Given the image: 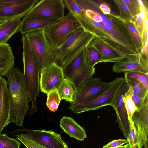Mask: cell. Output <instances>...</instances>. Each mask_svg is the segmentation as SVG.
I'll return each mask as SVG.
<instances>
[{
    "mask_svg": "<svg viewBox=\"0 0 148 148\" xmlns=\"http://www.w3.org/2000/svg\"><path fill=\"white\" fill-rule=\"evenodd\" d=\"M82 10L79 15H73L85 31L94 35L126 59L138 62L143 56L137 47L123 20L119 16L103 14L88 0H76Z\"/></svg>",
    "mask_w": 148,
    "mask_h": 148,
    "instance_id": "6da1fadb",
    "label": "cell"
},
{
    "mask_svg": "<svg viewBox=\"0 0 148 148\" xmlns=\"http://www.w3.org/2000/svg\"><path fill=\"white\" fill-rule=\"evenodd\" d=\"M9 90L11 110L9 123L23 127L24 118L29 108L27 87L23 73L17 67L11 69L5 76Z\"/></svg>",
    "mask_w": 148,
    "mask_h": 148,
    "instance_id": "7a4b0ae2",
    "label": "cell"
},
{
    "mask_svg": "<svg viewBox=\"0 0 148 148\" xmlns=\"http://www.w3.org/2000/svg\"><path fill=\"white\" fill-rule=\"evenodd\" d=\"M22 60L23 64V73L27 87L29 101L32 105L29 114H33L37 111L36 106L37 97L39 96V75L40 70L33 56L27 39L22 35Z\"/></svg>",
    "mask_w": 148,
    "mask_h": 148,
    "instance_id": "3957f363",
    "label": "cell"
},
{
    "mask_svg": "<svg viewBox=\"0 0 148 148\" xmlns=\"http://www.w3.org/2000/svg\"><path fill=\"white\" fill-rule=\"evenodd\" d=\"M95 37L82 27L71 32L65 42L57 49L56 64L62 68L83 51Z\"/></svg>",
    "mask_w": 148,
    "mask_h": 148,
    "instance_id": "277c9868",
    "label": "cell"
},
{
    "mask_svg": "<svg viewBox=\"0 0 148 148\" xmlns=\"http://www.w3.org/2000/svg\"><path fill=\"white\" fill-rule=\"evenodd\" d=\"M45 29L25 34L40 71L51 64L56 63L57 49L51 45L44 32Z\"/></svg>",
    "mask_w": 148,
    "mask_h": 148,
    "instance_id": "5b68a950",
    "label": "cell"
},
{
    "mask_svg": "<svg viewBox=\"0 0 148 148\" xmlns=\"http://www.w3.org/2000/svg\"><path fill=\"white\" fill-rule=\"evenodd\" d=\"M80 27L77 20L69 12L57 23L45 29L44 32L51 45L57 49L65 42L71 32Z\"/></svg>",
    "mask_w": 148,
    "mask_h": 148,
    "instance_id": "8992f818",
    "label": "cell"
},
{
    "mask_svg": "<svg viewBox=\"0 0 148 148\" xmlns=\"http://www.w3.org/2000/svg\"><path fill=\"white\" fill-rule=\"evenodd\" d=\"M124 81V78H116L111 82L108 87L88 101L70 110L74 113H79L98 110L107 106H112Z\"/></svg>",
    "mask_w": 148,
    "mask_h": 148,
    "instance_id": "52a82bcc",
    "label": "cell"
},
{
    "mask_svg": "<svg viewBox=\"0 0 148 148\" xmlns=\"http://www.w3.org/2000/svg\"><path fill=\"white\" fill-rule=\"evenodd\" d=\"M62 0L40 1L25 16L33 18L55 19L60 20L64 16Z\"/></svg>",
    "mask_w": 148,
    "mask_h": 148,
    "instance_id": "ba28073f",
    "label": "cell"
},
{
    "mask_svg": "<svg viewBox=\"0 0 148 148\" xmlns=\"http://www.w3.org/2000/svg\"><path fill=\"white\" fill-rule=\"evenodd\" d=\"M40 1L0 0V20L21 19Z\"/></svg>",
    "mask_w": 148,
    "mask_h": 148,
    "instance_id": "9c48e42d",
    "label": "cell"
},
{
    "mask_svg": "<svg viewBox=\"0 0 148 148\" xmlns=\"http://www.w3.org/2000/svg\"><path fill=\"white\" fill-rule=\"evenodd\" d=\"M110 83L103 81L100 78L92 77L75 92L69 109L85 103L106 89Z\"/></svg>",
    "mask_w": 148,
    "mask_h": 148,
    "instance_id": "30bf717a",
    "label": "cell"
},
{
    "mask_svg": "<svg viewBox=\"0 0 148 148\" xmlns=\"http://www.w3.org/2000/svg\"><path fill=\"white\" fill-rule=\"evenodd\" d=\"M22 130L26 132L20 134L21 135L45 148H69L61 135L52 130Z\"/></svg>",
    "mask_w": 148,
    "mask_h": 148,
    "instance_id": "8fae6325",
    "label": "cell"
},
{
    "mask_svg": "<svg viewBox=\"0 0 148 148\" xmlns=\"http://www.w3.org/2000/svg\"><path fill=\"white\" fill-rule=\"evenodd\" d=\"M132 120L138 134L135 148H148V95L133 113Z\"/></svg>",
    "mask_w": 148,
    "mask_h": 148,
    "instance_id": "7c38bea8",
    "label": "cell"
},
{
    "mask_svg": "<svg viewBox=\"0 0 148 148\" xmlns=\"http://www.w3.org/2000/svg\"><path fill=\"white\" fill-rule=\"evenodd\" d=\"M40 72V88L46 94L52 90H58L64 79L62 69L56 63L51 64Z\"/></svg>",
    "mask_w": 148,
    "mask_h": 148,
    "instance_id": "4fadbf2b",
    "label": "cell"
},
{
    "mask_svg": "<svg viewBox=\"0 0 148 148\" xmlns=\"http://www.w3.org/2000/svg\"><path fill=\"white\" fill-rule=\"evenodd\" d=\"M129 88L127 82H124L120 88L112 106L116 114L117 121L120 130L127 139L130 123L123 100V96Z\"/></svg>",
    "mask_w": 148,
    "mask_h": 148,
    "instance_id": "5bb4252c",
    "label": "cell"
},
{
    "mask_svg": "<svg viewBox=\"0 0 148 148\" xmlns=\"http://www.w3.org/2000/svg\"><path fill=\"white\" fill-rule=\"evenodd\" d=\"M10 110V92L7 80L3 78L0 82V133L9 124Z\"/></svg>",
    "mask_w": 148,
    "mask_h": 148,
    "instance_id": "9a60e30c",
    "label": "cell"
},
{
    "mask_svg": "<svg viewBox=\"0 0 148 148\" xmlns=\"http://www.w3.org/2000/svg\"><path fill=\"white\" fill-rule=\"evenodd\" d=\"M89 45L100 54L101 57L99 63H115L126 59L124 56L97 37H95Z\"/></svg>",
    "mask_w": 148,
    "mask_h": 148,
    "instance_id": "2e32d148",
    "label": "cell"
},
{
    "mask_svg": "<svg viewBox=\"0 0 148 148\" xmlns=\"http://www.w3.org/2000/svg\"><path fill=\"white\" fill-rule=\"evenodd\" d=\"M59 20L55 19L33 18L24 16L21 21L19 31L22 34L39 30L45 29Z\"/></svg>",
    "mask_w": 148,
    "mask_h": 148,
    "instance_id": "e0dca14e",
    "label": "cell"
},
{
    "mask_svg": "<svg viewBox=\"0 0 148 148\" xmlns=\"http://www.w3.org/2000/svg\"><path fill=\"white\" fill-rule=\"evenodd\" d=\"M59 125L71 138L82 141L87 137L85 130L71 117L63 116L60 120Z\"/></svg>",
    "mask_w": 148,
    "mask_h": 148,
    "instance_id": "ac0fdd59",
    "label": "cell"
},
{
    "mask_svg": "<svg viewBox=\"0 0 148 148\" xmlns=\"http://www.w3.org/2000/svg\"><path fill=\"white\" fill-rule=\"evenodd\" d=\"M142 11L138 14L132 17L130 21L133 23L141 36L145 47L143 50H148V14L147 7L143 1L141 3Z\"/></svg>",
    "mask_w": 148,
    "mask_h": 148,
    "instance_id": "d6986e66",
    "label": "cell"
},
{
    "mask_svg": "<svg viewBox=\"0 0 148 148\" xmlns=\"http://www.w3.org/2000/svg\"><path fill=\"white\" fill-rule=\"evenodd\" d=\"M15 58L12 48L9 44H0V75L5 76L14 67Z\"/></svg>",
    "mask_w": 148,
    "mask_h": 148,
    "instance_id": "ffe728a7",
    "label": "cell"
},
{
    "mask_svg": "<svg viewBox=\"0 0 148 148\" xmlns=\"http://www.w3.org/2000/svg\"><path fill=\"white\" fill-rule=\"evenodd\" d=\"M112 71L117 73L133 71L148 73V64L125 59L114 63L112 66Z\"/></svg>",
    "mask_w": 148,
    "mask_h": 148,
    "instance_id": "44dd1931",
    "label": "cell"
},
{
    "mask_svg": "<svg viewBox=\"0 0 148 148\" xmlns=\"http://www.w3.org/2000/svg\"><path fill=\"white\" fill-rule=\"evenodd\" d=\"M95 71L94 67H90L85 65L77 71L69 80L73 84L75 91L93 77Z\"/></svg>",
    "mask_w": 148,
    "mask_h": 148,
    "instance_id": "7402d4cb",
    "label": "cell"
},
{
    "mask_svg": "<svg viewBox=\"0 0 148 148\" xmlns=\"http://www.w3.org/2000/svg\"><path fill=\"white\" fill-rule=\"evenodd\" d=\"M84 49L62 68L64 78L70 80L77 71L86 65Z\"/></svg>",
    "mask_w": 148,
    "mask_h": 148,
    "instance_id": "603a6c76",
    "label": "cell"
},
{
    "mask_svg": "<svg viewBox=\"0 0 148 148\" xmlns=\"http://www.w3.org/2000/svg\"><path fill=\"white\" fill-rule=\"evenodd\" d=\"M21 21L16 19L8 21L0 27V44L7 43L9 39L19 31Z\"/></svg>",
    "mask_w": 148,
    "mask_h": 148,
    "instance_id": "cb8c5ba5",
    "label": "cell"
},
{
    "mask_svg": "<svg viewBox=\"0 0 148 148\" xmlns=\"http://www.w3.org/2000/svg\"><path fill=\"white\" fill-rule=\"evenodd\" d=\"M61 99H64L70 103L73 101L75 90L69 80L64 78L57 90Z\"/></svg>",
    "mask_w": 148,
    "mask_h": 148,
    "instance_id": "d4e9b609",
    "label": "cell"
},
{
    "mask_svg": "<svg viewBox=\"0 0 148 148\" xmlns=\"http://www.w3.org/2000/svg\"><path fill=\"white\" fill-rule=\"evenodd\" d=\"M101 56L100 54L89 44L84 49L85 63L87 66L94 67L99 62Z\"/></svg>",
    "mask_w": 148,
    "mask_h": 148,
    "instance_id": "484cf974",
    "label": "cell"
},
{
    "mask_svg": "<svg viewBox=\"0 0 148 148\" xmlns=\"http://www.w3.org/2000/svg\"><path fill=\"white\" fill-rule=\"evenodd\" d=\"M123 20L137 47L140 52L145 47L141 36L134 24L130 20Z\"/></svg>",
    "mask_w": 148,
    "mask_h": 148,
    "instance_id": "4316f807",
    "label": "cell"
},
{
    "mask_svg": "<svg viewBox=\"0 0 148 148\" xmlns=\"http://www.w3.org/2000/svg\"><path fill=\"white\" fill-rule=\"evenodd\" d=\"M132 90L129 86L127 91L123 96V100L127 110L128 119L130 124H133L132 117L133 113L137 109L132 99Z\"/></svg>",
    "mask_w": 148,
    "mask_h": 148,
    "instance_id": "83f0119b",
    "label": "cell"
},
{
    "mask_svg": "<svg viewBox=\"0 0 148 148\" xmlns=\"http://www.w3.org/2000/svg\"><path fill=\"white\" fill-rule=\"evenodd\" d=\"M125 80L131 79L136 80L140 82L147 89H148V73L138 71L128 72L124 73Z\"/></svg>",
    "mask_w": 148,
    "mask_h": 148,
    "instance_id": "f1b7e54d",
    "label": "cell"
},
{
    "mask_svg": "<svg viewBox=\"0 0 148 148\" xmlns=\"http://www.w3.org/2000/svg\"><path fill=\"white\" fill-rule=\"evenodd\" d=\"M46 105L51 111L55 112L57 109L61 100L57 90L50 91L47 94Z\"/></svg>",
    "mask_w": 148,
    "mask_h": 148,
    "instance_id": "f546056e",
    "label": "cell"
},
{
    "mask_svg": "<svg viewBox=\"0 0 148 148\" xmlns=\"http://www.w3.org/2000/svg\"><path fill=\"white\" fill-rule=\"evenodd\" d=\"M126 81L133 92L140 98L145 99L148 95V89L146 88L139 81L134 79Z\"/></svg>",
    "mask_w": 148,
    "mask_h": 148,
    "instance_id": "4dcf8cb0",
    "label": "cell"
},
{
    "mask_svg": "<svg viewBox=\"0 0 148 148\" xmlns=\"http://www.w3.org/2000/svg\"><path fill=\"white\" fill-rule=\"evenodd\" d=\"M21 143L8 137L6 134H0V148H20Z\"/></svg>",
    "mask_w": 148,
    "mask_h": 148,
    "instance_id": "1f68e13d",
    "label": "cell"
},
{
    "mask_svg": "<svg viewBox=\"0 0 148 148\" xmlns=\"http://www.w3.org/2000/svg\"><path fill=\"white\" fill-rule=\"evenodd\" d=\"M120 12L119 17L123 20H130L132 15L130 10L123 0H114Z\"/></svg>",
    "mask_w": 148,
    "mask_h": 148,
    "instance_id": "d6a6232c",
    "label": "cell"
},
{
    "mask_svg": "<svg viewBox=\"0 0 148 148\" xmlns=\"http://www.w3.org/2000/svg\"><path fill=\"white\" fill-rule=\"evenodd\" d=\"M123 1L128 7L132 17L136 16L141 12V0H123Z\"/></svg>",
    "mask_w": 148,
    "mask_h": 148,
    "instance_id": "836d02e7",
    "label": "cell"
},
{
    "mask_svg": "<svg viewBox=\"0 0 148 148\" xmlns=\"http://www.w3.org/2000/svg\"><path fill=\"white\" fill-rule=\"evenodd\" d=\"M66 7L73 15H79L82 13V10L75 0H63Z\"/></svg>",
    "mask_w": 148,
    "mask_h": 148,
    "instance_id": "e575fe53",
    "label": "cell"
},
{
    "mask_svg": "<svg viewBox=\"0 0 148 148\" xmlns=\"http://www.w3.org/2000/svg\"><path fill=\"white\" fill-rule=\"evenodd\" d=\"M138 134L133 124H130L127 140L132 148H135L137 142Z\"/></svg>",
    "mask_w": 148,
    "mask_h": 148,
    "instance_id": "d590c367",
    "label": "cell"
},
{
    "mask_svg": "<svg viewBox=\"0 0 148 148\" xmlns=\"http://www.w3.org/2000/svg\"><path fill=\"white\" fill-rule=\"evenodd\" d=\"M16 139L23 144L26 148H45L22 136L20 134L16 135Z\"/></svg>",
    "mask_w": 148,
    "mask_h": 148,
    "instance_id": "8d00e7d4",
    "label": "cell"
},
{
    "mask_svg": "<svg viewBox=\"0 0 148 148\" xmlns=\"http://www.w3.org/2000/svg\"><path fill=\"white\" fill-rule=\"evenodd\" d=\"M128 144L127 140L119 139L114 140L108 143L103 146V148H112L118 147L125 144Z\"/></svg>",
    "mask_w": 148,
    "mask_h": 148,
    "instance_id": "74e56055",
    "label": "cell"
},
{
    "mask_svg": "<svg viewBox=\"0 0 148 148\" xmlns=\"http://www.w3.org/2000/svg\"><path fill=\"white\" fill-rule=\"evenodd\" d=\"M145 98L143 99L140 98L132 91V99L137 108H139L142 105Z\"/></svg>",
    "mask_w": 148,
    "mask_h": 148,
    "instance_id": "f35d334b",
    "label": "cell"
},
{
    "mask_svg": "<svg viewBox=\"0 0 148 148\" xmlns=\"http://www.w3.org/2000/svg\"><path fill=\"white\" fill-rule=\"evenodd\" d=\"M130 147V145L128 144H127L126 145H122L121 146H120L118 147H115V148H129Z\"/></svg>",
    "mask_w": 148,
    "mask_h": 148,
    "instance_id": "ab89813d",
    "label": "cell"
},
{
    "mask_svg": "<svg viewBox=\"0 0 148 148\" xmlns=\"http://www.w3.org/2000/svg\"><path fill=\"white\" fill-rule=\"evenodd\" d=\"M9 20H0V27L8 21Z\"/></svg>",
    "mask_w": 148,
    "mask_h": 148,
    "instance_id": "60d3db41",
    "label": "cell"
},
{
    "mask_svg": "<svg viewBox=\"0 0 148 148\" xmlns=\"http://www.w3.org/2000/svg\"><path fill=\"white\" fill-rule=\"evenodd\" d=\"M3 78V76H1L0 75V82L1 80Z\"/></svg>",
    "mask_w": 148,
    "mask_h": 148,
    "instance_id": "b9f144b4",
    "label": "cell"
},
{
    "mask_svg": "<svg viewBox=\"0 0 148 148\" xmlns=\"http://www.w3.org/2000/svg\"><path fill=\"white\" fill-rule=\"evenodd\" d=\"M131 148V147H130V148Z\"/></svg>",
    "mask_w": 148,
    "mask_h": 148,
    "instance_id": "7bdbcfd3",
    "label": "cell"
},
{
    "mask_svg": "<svg viewBox=\"0 0 148 148\" xmlns=\"http://www.w3.org/2000/svg\"></svg>",
    "mask_w": 148,
    "mask_h": 148,
    "instance_id": "ee69618b",
    "label": "cell"
}]
</instances>
